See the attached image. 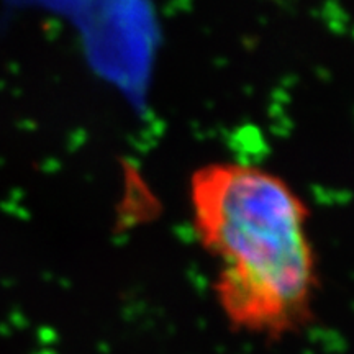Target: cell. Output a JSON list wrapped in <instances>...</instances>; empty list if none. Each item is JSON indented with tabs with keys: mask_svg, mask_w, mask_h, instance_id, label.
I'll return each mask as SVG.
<instances>
[{
	"mask_svg": "<svg viewBox=\"0 0 354 354\" xmlns=\"http://www.w3.org/2000/svg\"><path fill=\"white\" fill-rule=\"evenodd\" d=\"M197 240L218 264L214 295L236 331L277 339L312 317L318 287L310 210L294 187L253 165L218 161L189 180Z\"/></svg>",
	"mask_w": 354,
	"mask_h": 354,
	"instance_id": "obj_1",
	"label": "cell"
}]
</instances>
